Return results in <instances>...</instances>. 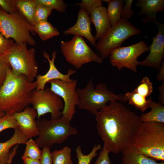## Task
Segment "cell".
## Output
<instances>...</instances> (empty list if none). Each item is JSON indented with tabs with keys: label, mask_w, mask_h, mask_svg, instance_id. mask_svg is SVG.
Masks as SVG:
<instances>
[{
	"label": "cell",
	"mask_w": 164,
	"mask_h": 164,
	"mask_svg": "<svg viewBox=\"0 0 164 164\" xmlns=\"http://www.w3.org/2000/svg\"><path fill=\"white\" fill-rule=\"evenodd\" d=\"M95 116L97 129L104 146L114 154L131 145L143 123L135 112L115 100L98 111Z\"/></svg>",
	"instance_id": "1"
},
{
	"label": "cell",
	"mask_w": 164,
	"mask_h": 164,
	"mask_svg": "<svg viewBox=\"0 0 164 164\" xmlns=\"http://www.w3.org/2000/svg\"><path fill=\"white\" fill-rule=\"evenodd\" d=\"M36 87L35 81L15 75L10 69L0 88V112L12 114L22 111L31 104L32 92Z\"/></svg>",
	"instance_id": "2"
},
{
	"label": "cell",
	"mask_w": 164,
	"mask_h": 164,
	"mask_svg": "<svg viewBox=\"0 0 164 164\" xmlns=\"http://www.w3.org/2000/svg\"><path fill=\"white\" fill-rule=\"evenodd\" d=\"M131 145L148 157L164 161V123L143 122Z\"/></svg>",
	"instance_id": "3"
},
{
	"label": "cell",
	"mask_w": 164,
	"mask_h": 164,
	"mask_svg": "<svg viewBox=\"0 0 164 164\" xmlns=\"http://www.w3.org/2000/svg\"><path fill=\"white\" fill-rule=\"evenodd\" d=\"M70 121L61 116L58 118H39L37 121L39 134L35 141L39 148H52L55 144H60L70 136L76 135L77 129Z\"/></svg>",
	"instance_id": "4"
},
{
	"label": "cell",
	"mask_w": 164,
	"mask_h": 164,
	"mask_svg": "<svg viewBox=\"0 0 164 164\" xmlns=\"http://www.w3.org/2000/svg\"><path fill=\"white\" fill-rule=\"evenodd\" d=\"M79 101V109H85L95 116L99 110L105 108L107 103L112 101H127L124 94H117L110 90L103 83L98 84L95 88L92 78L83 89L77 88Z\"/></svg>",
	"instance_id": "5"
},
{
	"label": "cell",
	"mask_w": 164,
	"mask_h": 164,
	"mask_svg": "<svg viewBox=\"0 0 164 164\" xmlns=\"http://www.w3.org/2000/svg\"><path fill=\"white\" fill-rule=\"evenodd\" d=\"M0 33L7 39H13L17 44H36L31 34L34 33V26L18 12L8 13L0 8Z\"/></svg>",
	"instance_id": "6"
},
{
	"label": "cell",
	"mask_w": 164,
	"mask_h": 164,
	"mask_svg": "<svg viewBox=\"0 0 164 164\" xmlns=\"http://www.w3.org/2000/svg\"><path fill=\"white\" fill-rule=\"evenodd\" d=\"M27 44L26 43H16L5 55L14 74L23 75L29 81L33 82L38 71L36 50L34 48L28 49Z\"/></svg>",
	"instance_id": "7"
},
{
	"label": "cell",
	"mask_w": 164,
	"mask_h": 164,
	"mask_svg": "<svg viewBox=\"0 0 164 164\" xmlns=\"http://www.w3.org/2000/svg\"><path fill=\"white\" fill-rule=\"evenodd\" d=\"M141 33L140 30L127 20L121 18L99 39L94 47L97 54L103 60L109 56L113 50L121 47L126 39Z\"/></svg>",
	"instance_id": "8"
},
{
	"label": "cell",
	"mask_w": 164,
	"mask_h": 164,
	"mask_svg": "<svg viewBox=\"0 0 164 164\" xmlns=\"http://www.w3.org/2000/svg\"><path fill=\"white\" fill-rule=\"evenodd\" d=\"M60 48L66 61L77 69L89 63L100 64L103 61L80 36H74L69 41H61Z\"/></svg>",
	"instance_id": "9"
},
{
	"label": "cell",
	"mask_w": 164,
	"mask_h": 164,
	"mask_svg": "<svg viewBox=\"0 0 164 164\" xmlns=\"http://www.w3.org/2000/svg\"><path fill=\"white\" fill-rule=\"evenodd\" d=\"M31 104L37 112V120L48 113L51 114V118H60L64 107L61 98L49 87L42 90H34L32 94Z\"/></svg>",
	"instance_id": "10"
},
{
	"label": "cell",
	"mask_w": 164,
	"mask_h": 164,
	"mask_svg": "<svg viewBox=\"0 0 164 164\" xmlns=\"http://www.w3.org/2000/svg\"><path fill=\"white\" fill-rule=\"evenodd\" d=\"M149 51V47L144 41L126 47H120L113 50L109 56L111 65L119 70L126 68L135 72H137V67L139 56Z\"/></svg>",
	"instance_id": "11"
},
{
	"label": "cell",
	"mask_w": 164,
	"mask_h": 164,
	"mask_svg": "<svg viewBox=\"0 0 164 164\" xmlns=\"http://www.w3.org/2000/svg\"><path fill=\"white\" fill-rule=\"evenodd\" d=\"M50 90L60 96L64 103L61 112L62 116L70 121L75 114L76 106L78 105L79 99L76 90L77 81L72 79L67 81L59 79L51 80Z\"/></svg>",
	"instance_id": "12"
},
{
	"label": "cell",
	"mask_w": 164,
	"mask_h": 164,
	"mask_svg": "<svg viewBox=\"0 0 164 164\" xmlns=\"http://www.w3.org/2000/svg\"><path fill=\"white\" fill-rule=\"evenodd\" d=\"M152 22L157 26L158 32L149 47V54L144 60L139 61L138 65L159 70L164 57V25L157 20Z\"/></svg>",
	"instance_id": "13"
},
{
	"label": "cell",
	"mask_w": 164,
	"mask_h": 164,
	"mask_svg": "<svg viewBox=\"0 0 164 164\" xmlns=\"http://www.w3.org/2000/svg\"><path fill=\"white\" fill-rule=\"evenodd\" d=\"M43 55L44 58L46 59L49 62V68L47 72L44 74H38L36 76L35 81L37 90H42L45 89V87L47 83L50 81L56 79H59L67 81H70L72 79L70 77L76 72L75 69H70L66 74H63L60 72L56 68L55 64V61L56 57V53L55 50L52 53L51 59L49 54L46 51H44Z\"/></svg>",
	"instance_id": "14"
},
{
	"label": "cell",
	"mask_w": 164,
	"mask_h": 164,
	"mask_svg": "<svg viewBox=\"0 0 164 164\" xmlns=\"http://www.w3.org/2000/svg\"><path fill=\"white\" fill-rule=\"evenodd\" d=\"M13 115L18 128L28 139L39 135V131L36 120L37 113L32 107L28 106L21 111L14 113Z\"/></svg>",
	"instance_id": "15"
},
{
	"label": "cell",
	"mask_w": 164,
	"mask_h": 164,
	"mask_svg": "<svg viewBox=\"0 0 164 164\" xmlns=\"http://www.w3.org/2000/svg\"><path fill=\"white\" fill-rule=\"evenodd\" d=\"M91 23L90 15L85 10L80 8L78 13L75 24L64 31L63 33L66 35L70 34L84 37L94 46L96 43L91 32Z\"/></svg>",
	"instance_id": "16"
},
{
	"label": "cell",
	"mask_w": 164,
	"mask_h": 164,
	"mask_svg": "<svg viewBox=\"0 0 164 164\" xmlns=\"http://www.w3.org/2000/svg\"><path fill=\"white\" fill-rule=\"evenodd\" d=\"M135 5L140 9L138 16H145L141 20L143 23L157 20V13L164 11V0H138Z\"/></svg>",
	"instance_id": "17"
},
{
	"label": "cell",
	"mask_w": 164,
	"mask_h": 164,
	"mask_svg": "<svg viewBox=\"0 0 164 164\" xmlns=\"http://www.w3.org/2000/svg\"><path fill=\"white\" fill-rule=\"evenodd\" d=\"M91 22L94 25L96 35L94 37L95 41L100 39L112 26L108 16L107 9L101 6L95 9L90 14Z\"/></svg>",
	"instance_id": "18"
},
{
	"label": "cell",
	"mask_w": 164,
	"mask_h": 164,
	"mask_svg": "<svg viewBox=\"0 0 164 164\" xmlns=\"http://www.w3.org/2000/svg\"><path fill=\"white\" fill-rule=\"evenodd\" d=\"M12 136L6 141L0 142V162L8 164L10 157V149L17 144H25L28 140L27 136L19 128L14 129Z\"/></svg>",
	"instance_id": "19"
},
{
	"label": "cell",
	"mask_w": 164,
	"mask_h": 164,
	"mask_svg": "<svg viewBox=\"0 0 164 164\" xmlns=\"http://www.w3.org/2000/svg\"><path fill=\"white\" fill-rule=\"evenodd\" d=\"M122 152L121 164H164V161L157 162L140 153L131 145Z\"/></svg>",
	"instance_id": "20"
},
{
	"label": "cell",
	"mask_w": 164,
	"mask_h": 164,
	"mask_svg": "<svg viewBox=\"0 0 164 164\" xmlns=\"http://www.w3.org/2000/svg\"><path fill=\"white\" fill-rule=\"evenodd\" d=\"M149 107L151 110L145 114H142L140 118L143 122H153L164 123V106L152 100Z\"/></svg>",
	"instance_id": "21"
},
{
	"label": "cell",
	"mask_w": 164,
	"mask_h": 164,
	"mask_svg": "<svg viewBox=\"0 0 164 164\" xmlns=\"http://www.w3.org/2000/svg\"><path fill=\"white\" fill-rule=\"evenodd\" d=\"M18 12L32 26L34 12L37 4L35 0H15Z\"/></svg>",
	"instance_id": "22"
},
{
	"label": "cell",
	"mask_w": 164,
	"mask_h": 164,
	"mask_svg": "<svg viewBox=\"0 0 164 164\" xmlns=\"http://www.w3.org/2000/svg\"><path fill=\"white\" fill-rule=\"evenodd\" d=\"M34 33L37 34L43 41L47 40L59 36V31L47 20L40 21L34 26Z\"/></svg>",
	"instance_id": "23"
},
{
	"label": "cell",
	"mask_w": 164,
	"mask_h": 164,
	"mask_svg": "<svg viewBox=\"0 0 164 164\" xmlns=\"http://www.w3.org/2000/svg\"><path fill=\"white\" fill-rule=\"evenodd\" d=\"M107 3L108 6L107 9L108 16L112 26L116 24L121 19V13L124 5L123 0H104Z\"/></svg>",
	"instance_id": "24"
},
{
	"label": "cell",
	"mask_w": 164,
	"mask_h": 164,
	"mask_svg": "<svg viewBox=\"0 0 164 164\" xmlns=\"http://www.w3.org/2000/svg\"><path fill=\"white\" fill-rule=\"evenodd\" d=\"M126 101L129 104L134 105L138 110L142 112L145 111L149 107L151 98L147 99L136 92L134 90L131 92H127L124 94Z\"/></svg>",
	"instance_id": "25"
},
{
	"label": "cell",
	"mask_w": 164,
	"mask_h": 164,
	"mask_svg": "<svg viewBox=\"0 0 164 164\" xmlns=\"http://www.w3.org/2000/svg\"><path fill=\"white\" fill-rule=\"evenodd\" d=\"M72 149L67 146L51 152L53 164H73L71 159Z\"/></svg>",
	"instance_id": "26"
},
{
	"label": "cell",
	"mask_w": 164,
	"mask_h": 164,
	"mask_svg": "<svg viewBox=\"0 0 164 164\" xmlns=\"http://www.w3.org/2000/svg\"><path fill=\"white\" fill-rule=\"evenodd\" d=\"M25 144V149L21 158L40 160L42 156V151L40 149L35 141L32 138L29 139Z\"/></svg>",
	"instance_id": "27"
},
{
	"label": "cell",
	"mask_w": 164,
	"mask_h": 164,
	"mask_svg": "<svg viewBox=\"0 0 164 164\" xmlns=\"http://www.w3.org/2000/svg\"><path fill=\"white\" fill-rule=\"evenodd\" d=\"M101 148V145L96 144L88 154L85 155L82 152L81 146L77 145L75 150L78 159V164H90L93 159L97 155V152Z\"/></svg>",
	"instance_id": "28"
},
{
	"label": "cell",
	"mask_w": 164,
	"mask_h": 164,
	"mask_svg": "<svg viewBox=\"0 0 164 164\" xmlns=\"http://www.w3.org/2000/svg\"><path fill=\"white\" fill-rule=\"evenodd\" d=\"M37 4H40L53 10L55 9L60 13L65 12L67 5L63 0H35Z\"/></svg>",
	"instance_id": "29"
},
{
	"label": "cell",
	"mask_w": 164,
	"mask_h": 164,
	"mask_svg": "<svg viewBox=\"0 0 164 164\" xmlns=\"http://www.w3.org/2000/svg\"><path fill=\"white\" fill-rule=\"evenodd\" d=\"M153 90L152 83L147 77H145L134 90L141 96L146 98L152 93Z\"/></svg>",
	"instance_id": "30"
},
{
	"label": "cell",
	"mask_w": 164,
	"mask_h": 164,
	"mask_svg": "<svg viewBox=\"0 0 164 164\" xmlns=\"http://www.w3.org/2000/svg\"><path fill=\"white\" fill-rule=\"evenodd\" d=\"M53 10L40 4H37L34 12V20L35 23L47 20Z\"/></svg>",
	"instance_id": "31"
},
{
	"label": "cell",
	"mask_w": 164,
	"mask_h": 164,
	"mask_svg": "<svg viewBox=\"0 0 164 164\" xmlns=\"http://www.w3.org/2000/svg\"><path fill=\"white\" fill-rule=\"evenodd\" d=\"M18 128L17 122L13 114H6L0 118V132L9 128Z\"/></svg>",
	"instance_id": "32"
},
{
	"label": "cell",
	"mask_w": 164,
	"mask_h": 164,
	"mask_svg": "<svg viewBox=\"0 0 164 164\" xmlns=\"http://www.w3.org/2000/svg\"><path fill=\"white\" fill-rule=\"evenodd\" d=\"M101 0H82L80 3L76 4L80 8L85 10L90 15L95 9L102 6V3Z\"/></svg>",
	"instance_id": "33"
},
{
	"label": "cell",
	"mask_w": 164,
	"mask_h": 164,
	"mask_svg": "<svg viewBox=\"0 0 164 164\" xmlns=\"http://www.w3.org/2000/svg\"><path fill=\"white\" fill-rule=\"evenodd\" d=\"M10 65L5 54L0 55V88L5 81L9 70Z\"/></svg>",
	"instance_id": "34"
},
{
	"label": "cell",
	"mask_w": 164,
	"mask_h": 164,
	"mask_svg": "<svg viewBox=\"0 0 164 164\" xmlns=\"http://www.w3.org/2000/svg\"><path fill=\"white\" fill-rule=\"evenodd\" d=\"M15 44L14 41L6 39L0 33V55L6 53Z\"/></svg>",
	"instance_id": "35"
},
{
	"label": "cell",
	"mask_w": 164,
	"mask_h": 164,
	"mask_svg": "<svg viewBox=\"0 0 164 164\" xmlns=\"http://www.w3.org/2000/svg\"><path fill=\"white\" fill-rule=\"evenodd\" d=\"M0 8L8 13L18 12L15 4V0H0Z\"/></svg>",
	"instance_id": "36"
},
{
	"label": "cell",
	"mask_w": 164,
	"mask_h": 164,
	"mask_svg": "<svg viewBox=\"0 0 164 164\" xmlns=\"http://www.w3.org/2000/svg\"><path fill=\"white\" fill-rule=\"evenodd\" d=\"M124 1L123 8L122 10L121 17L122 19L128 20L132 17L134 14V11L131 8L132 0Z\"/></svg>",
	"instance_id": "37"
},
{
	"label": "cell",
	"mask_w": 164,
	"mask_h": 164,
	"mask_svg": "<svg viewBox=\"0 0 164 164\" xmlns=\"http://www.w3.org/2000/svg\"><path fill=\"white\" fill-rule=\"evenodd\" d=\"M109 151L104 146L94 164H112L109 156Z\"/></svg>",
	"instance_id": "38"
},
{
	"label": "cell",
	"mask_w": 164,
	"mask_h": 164,
	"mask_svg": "<svg viewBox=\"0 0 164 164\" xmlns=\"http://www.w3.org/2000/svg\"><path fill=\"white\" fill-rule=\"evenodd\" d=\"M40 162V164H53L51 152L50 148H43L42 156Z\"/></svg>",
	"instance_id": "39"
},
{
	"label": "cell",
	"mask_w": 164,
	"mask_h": 164,
	"mask_svg": "<svg viewBox=\"0 0 164 164\" xmlns=\"http://www.w3.org/2000/svg\"><path fill=\"white\" fill-rule=\"evenodd\" d=\"M162 84L158 87L159 91V100L160 103L162 105L164 104V80L162 81Z\"/></svg>",
	"instance_id": "40"
},
{
	"label": "cell",
	"mask_w": 164,
	"mask_h": 164,
	"mask_svg": "<svg viewBox=\"0 0 164 164\" xmlns=\"http://www.w3.org/2000/svg\"><path fill=\"white\" fill-rule=\"evenodd\" d=\"M159 70V71L157 76L158 80L163 81L164 80V62L163 61Z\"/></svg>",
	"instance_id": "41"
},
{
	"label": "cell",
	"mask_w": 164,
	"mask_h": 164,
	"mask_svg": "<svg viewBox=\"0 0 164 164\" xmlns=\"http://www.w3.org/2000/svg\"><path fill=\"white\" fill-rule=\"evenodd\" d=\"M18 147V144L15 145L11 151L10 157L8 164H11L12 160L17 153V149Z\"/></svg>",
	"instance_id": "42"
},
{
	"label": "cell",
	"mask_w": 164,
	"mask_h": 164,
	"mask_svg": "<svg viewBox=\"0 0 164 164\" xmlns=\"http://www.w3.org/2000/svg\"><path fill=\"white\" fill-rule=\"evenodd\" d=\"M23 164H40V160H36L28 158L22 159Z\"/></svg>",
	"instance_id": "43"
},
{
	"label": "cell",
	"mask_w": 164,
	"mask_h": 164,
	"mask_svg": "<svg viewBox=\"0 0 164 164\" xmlns=\"http://www.w3.org/2000/svg\"><path fill=\"white\" fill-rule=\"evenodd\" d=\"M5 113L4 112H0V118L5 115Z\"/></svg>",
	"instance_id": "44"
},
{
	"label": "cell",
	"mask_w": 164,
	"mask_h": 164,
	"mask_svg": "<svg viewBox=\"0 0 164 164\" xmlns=\"http://www.w3.org/2000/svg\"><path fill=\"white\" fill-rule=\"evenodd\" d=\"M0 164H2V163H1L0 162Z\"/></svg>",
	"instance_id": "45"
}]
</instances>
